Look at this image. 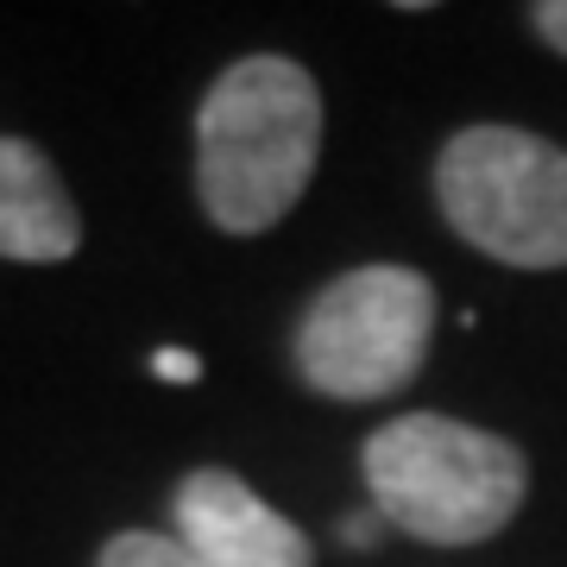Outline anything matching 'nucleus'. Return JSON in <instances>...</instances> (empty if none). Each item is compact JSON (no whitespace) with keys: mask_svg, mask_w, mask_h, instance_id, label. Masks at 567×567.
Wrapping results in <instances>:
<instances>
[{"mask_svg":"<svg viewBox=\"0 0 567 567\" xmlns=\"http://www.w3.org/2000/svg\"><path fill=\"white\" fill-rule=\"evenodd\" d=\"M435 284L410 265H360L316 290L297 322V372L309 391L372 404L404 391L429 360Z\"/></svg>","mask_w":567,"mask_h":567,"instance_id":"20e7f679","label":"nucleus"},{"mask_svg":"<svg viewBox=\"0 0 567 567\" xmlns=\"http://www.w3.org/2000/svg\"><path fill=\"white\" fill-rule=\"evenodd\" d=\"M360 466L372 511L391 529L435 548L498 536L529 492V461L505 435L454 423V416H429V410L372 429Z\"/></svg>","mask_w":567,"mask_h":567,"instance_id":"f03ea898","label":"nucleus"},{"mask_svg":"<svg viewBox=\"0 0 567 567\" xmlns=\"http://www.w3.org/2000/svg\"><path fill=\"white\" fill-rule=\"evenodd\" d=\"M95 567H203L177 536H158V529H121L114 543L102 548Z\"/></svg>","mask_w":567,"mask_h":567,"instance_id":"0eeeda50","label":"nucleus"},{"mask_svg":"<svg viewBox=\"0 0 567 567\" xmlns=\"http://www.w3.org/2000/svg\"><path fill=\"white\" fill-rule=\"evenodd\" d=\"M171 517H177V543L203 567H316L303 529L221 466L189 473L171 498Z\"/></svg>","mask_w":567,"mask_h":567,"instance_id":"39448f33","label":"nucleus"},{"mask_svg":"<svg viewBox=\"0 0 567 567\" xmlns=\"http://www.w3.org/2000/svg\"><path fill=\"white\" fill-rule=\"evenodd\" d=\"M322 158V89L290 58L227 63L196 114V196L221 234H265L303 203Z\"/></svg>","mask_w":567,"mask_h":567,"instance_id":"f257e3e1","label":"nucleus"},{"mask_svg":"<svg viewBox=\"0 0 567 567\" xmlns=\"http://www.w3.org/2000/svg\"><path fill=\"white\" fill-rule=\"evenodd\" d=\"M152 372H158L164 385H196V379H203V360H196V353H177V347H164L158 360H152Z\"/></svg>","mask_w":567,"mask_h":567,"instance_id":"1a4fd4ad","label":"nucleus"},{"mask_svg":"<svg viewBox=\"0 0 567 567\" xmlns=\"http://www.w3.org/2000/svg\"><path fill=\"white\" fill-rule=\"evenodd\" d=\"M529 25H536V39L548 51H561L567 58V0H543V7H529Z\"/></svg>","mask_w":567,"mask_h":567,"instance_id":"6e6552de","label":"nucleus"},{"mask_svg":"<svg viewBox=\"0 0 567 567\" xmlns=\"http://www.w3.org/2000/svg\"><path fill=\"white\" fill-rule=\"evenodd\" d=\"M379 536H385V517H379V511H353L341 524V543H353V548H372Z\"/></svg>","mask_w":567,"mask_h":567,"instance_id":"9d476101","label":"nucleus"},{"mask_svg":"<svg viewBox=\"0 0 567 567\" xmlns=\"http://www.w3.org/2000/svg\"><path fill=\"white\" fill-rule=\"evenodd\" d=\"M435 203L473 252L517 271L567 265V152L524 126H466L435 158Z\"/></svg>","mask_w":567,"mask_h":567,"instance_id":"7ed1b4c3","label":"nucleus"},{"mask_svg":"<svg viewBox=\"0 0 567 567\" xmlns=\"http://www.w3.org/2000/svg\"><path fill=\"white\" fill-rule=\"evenodd\" d=\"M82 246V215L63 189L58 164L32 140L0 133V259L58 265Z\"/></svg>","mask_w":567,"mask_h":567,"instance_id":"423d86ee","label":"nucleus"}]
</instances>
